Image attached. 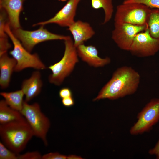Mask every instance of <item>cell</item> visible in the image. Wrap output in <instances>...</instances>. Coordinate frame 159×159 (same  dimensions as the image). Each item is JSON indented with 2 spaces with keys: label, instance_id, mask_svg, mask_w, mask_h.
Listing matches in <instances>:
<instances>
[{
  "label": "cell",
  "instance_id": "cell-1",
  "mask_svg": "<svg viewBox=\"0 0 159 159\" xmlns=\"http://www.w3.org/2000/svg\"><path fill=\"white\" fill-rule=\"evenodd\" d=\"M140 79L139 73L131 67H119L93 101L105 99L114 100L134 94L138 90Z\"/></svg>",
  "mask_w": 159,
  "mask_h": 159
},
{
  "label": "cell",
  "instance_id": "cell-2",
  "mask_svg": "<svg viewBox=\"0 0 159 159\" xmlns=\"http://www.w3.org/2000/svg\"><path fill=\"white\" fill-rule=\"evenodd\" d=\"M33 136V131L26 120L0 125L1 142L8 148L17 153L25 149Z\"/></svg>",
  "mask_w": 159,
  "mask_h": 159
},
{
  "label": "cell",
  "instance_id": "cell-3",
  "mask_svg": "<svg viewBox=\"0 0 159 159\" xmlns=\"http://www.w3.org/2000/svg\"><path fill=\"white\" fill-rule=\"evenodd\" d=\"M64 54L61 59L48 67L52 72L48 77L49 82L57 86H59L62 83L78 62L76 48L70 37L64 40Z\"/></svg>",
  "mask_w": 159,
  "mask_h": 159
},
{
  "label": "cell",
  "instance_id": "cell-4",
  "mask_svg": "<svg viewBox=\"0 0 159 159\" xmlns=\"http://www.w3.org/2000/svg\"><path fill=\"white\" fill-rule=\"evenodd\" d=\"M5 30L14 45L13 49L9 52V54L16 62L15 71L19 72L29 68L38 70L46 68L45 65L41 60L38 54L36 53L31 54L14 36L9 22L5 26Z\"/></svg>",
  "mask_w": 159,
  "mask_h": 159
},
{
  "label": "cell",
  "instance_id": "cell-5",
  "mask_svg": "<svg viewBox=\"0 0 159 159\" xmlns=\"http://www.w3.org/2000/svg\"><path fill=\"white\" fill-rule=\"evenodd\" d=\"M20 112L32 129L34 136L39 138L45 146H47V134L50 123L42 111L39 104L36 102L29 104L24 100Z\"/></svg>",
  "mask_w": 159,
  "mask_h": 159
},
{
  "label": "cell",
  "instance_id": "cell-6",
  "mask_svg": "<svg viewBox=\"0 0 159 159\" xmlns=\"http://www.w3.org/2000/svg\"><path fill=\"white\" fill-rule=\"evenodd\" d=\"M152 9L142 4L123 3L118 5L114 17V24L127 23L143 25L147 22Z\"/></svg>",
  "mask_w": 159,
  "mask_h": 159
},
{
  "label": "cell",
  "instance_id": "cell-7",
  "mask_svg": "<svg viewBox=\"0 0 159 159\" xmlns=\"http://www.w3.org/2000/svg\"><path fill=\"white\" fill-rule=\"evenodd\" d=\"M44 26H41L39 28L33 31L25 30L21 28L11 30L23 46L30 52L36 45L41 42L52 40L64 41L70 37L52 33Z\"/></svg>",
  "mask_w": 159,
  "mask_h": 159
},
{
  "label": "cell",
  "instance_id": "cell-8",
  "mask_svg": "<svg viewBox=\"0 0 159 159\" xmlns=\"http://www.w3.org/2000/svg\"><path fill=\"white\" fill-rule=\"evenodd\" d=\"M137 120L130 130L132 135L150 131L159 121V98L152 99L138 113Z\"/></svg>",
  "mask_w": 159,
  "mask_h": 159
},
{
  "label": "cell",
  "instance_id": "cell-9",
  "mask_svg": "<svg viewBox=\"0 0 159 159\" xmlns=\"http://www.w3.org/2000/svg\"><path fill=\"white\" fill-rule=\"evenodd\" d=\"M148 28V24L137 25L127 23L114 24L112 38L120 49L129 51L136 35Z\"/></svg>",
  "mask_w": 159,
  "mask_h": 159
},
{
  "label": "cell",
  "instance_id": "cell-10",
  "mask_svg": "<svg viewBox=\"0 0 159 159\" xmlns=\"http://www.w3.org/2000/svg\"><path fill=\"white\" fill-rule=\"evenodd\" d=\"M129 51L138 57L153 56L159 51V41L150 35L148 28L136 35Z\"/></svg>",
  "mask_w": 159,
  "mask_h": 159
},
{
  "label": "cell",
  "instance_id": "cell-11",
  "mask_svg": "<svg viewBox=\"0 0 159 159\" xmlns=\"http://www.w3.org/2000/svg\"><path fill=\"white\" fill-rule=\"evenodd\" d=\"M81 0H69L64 7L50 19L38 22L34 26L55 24L61 26L69 27L75 21L74 18L78 5Z\"/></svg>",
  "mask_w": 159,
  "mask_h": 159
},
{
  "label": "cell",
  "instance_id": "cell-12",
  "mask_svg": "<svg viewBox=\"0 0 159 159\" xmlns=\"http://www.w3.org/2000/svg\"><path fill=\"white\" fill-rule=\"evenodd\" d=\"M77 53L80 57L89 65L97 67H104L111 62L110 58H102L98 55V52L94 46L81 44L76 47Z\"/></svg>",
  "mask_w": 159,
  "mask_h": 159
},
{
  "label": "cell",
  "instance_id": "cell-13",
  "mask_svg": "<svg viewBox=\"0 0 159 159\" xmlns=\"http://www.w3.org/2000/svg\"><path fill=\"white\" fill-rule=\"evenodd\" d=\"M24 0H0V8L6 12L12 30L21 27L19 16Z\"/></svg>",
  "mask_w": 159,
  "mask_h": 159
},
{
  "label": "cell",
  "instance_id": "cell-14",
  "mask_svg": "<svg viewBox=\"0 0 159 159\" xmlns=\"http://www.w3.org/2000/svg\"><path fill=\"white\" fill-rule=\"evenodd\" d=\"M67 30L72 35L74 44L76 48L84 44V42L91 38L95 33L89 23L80 20L75 21L68 27Z\"/></svg>",
  "mask_w": 159,
  "mask_h": 159
},
{
  "label": "cell",
  "instance_id": "cell-15",
  "mask_svg": "<svg viewBox=\"0 0 159 159\" xmlns=\"http://www.w3.org/2000/svg\"><path fill=\"white\" fill-rule=\"evenodd\" d=\"M41 76L40 72L37 70L32 73L30 78L23 81L21 89L24 93L26 102H29L41 92L42 86Z\"/></svg>",
  "mask_w": 159,
  "mask_h": 159
},
{
  "label": "cell",
  "instance_id": "cell-16",
  "mask_svg": "<svg viewBox=\"0 0 159 159\" xmlns=\"http://www.w3.org/2000/svg\"><path fill=\"white\" fill-rule=\"evenodd\" d=\"M16 64L15 59L10 57L7 53L0 56V86L1 89L9 86Z\"/></svg>",
  "mask_w": 159,
  "mask_h": 159
},
{
  "label": "cell",
  "instance_id": "cell-17",
  "mask_svg": "<svg viewBox=\"0 0 159 159\" xmlns=\"http://www.w3.org/2000/svg\"><path fill=\"white\" fill-rule=\"evenodd\" d=\"M25 120H26L25 118L20 112L10 107L4 100H0V124Z\"/></svg>",
  "mask_w": 159,
  "mask_h": 159
},
{
  "label": "cell",
  "instance_id": "cell-18",
  "mask_svg": "<svg viewBox=\"0 0 159 159\" xmlns=\"http://www.w3.org/2000/svg\"><path fill=\"white\" fill-rule=\"evenodd\" d=\"M0 95L4 99L6 104L14 110L21 112V110L24 100L23 98L24 95L22 90L10 92H2Z\"/></svg>",
  "mask_w": 159,
  "mask_h": 159
},
{
  "label": "cell",
  "instance_id": "cell-19",
  "mask_svg": "<svg viewBox=\"0 0 159 159\" xmlns=\"http://www.w3.org/2000/svg\"><path fill=\"white\" fill-rule=\"evenodd\" d=\"M91 4L94 9H103L105 17L102 24H106L110 20L114 11L112 0H91Z\"/></svg>",
  "mask_w": 159,
  "mask_h": 159
},
{
  "label": "cell",
  "instance_id": "cell-20",
  "mask_svg": "<svg viewBox=\"0 0 159 159\" xmlns=\"http://www.w3.org/2000/svg\"><path fill=\"white\" fill-rule=\"evenodd\" d=\"M147 24L150 35L159 41V9H152Z\"/></svg>",
  "mask_w": 159,
  "mask_h": 159
},
{
  "label": "cell",
  "instance_id": "cell-21",
  "mask_svg": "<svg viewBox=\"0 0 159 159\" xmlns=\"http://www.w3.org/2000/svg\"><path fill=\"white\" fill-rule=\"evenodd\" d=\"M19 154L11 150L0 142V159H18Z\"/></svg>",
  "mask_w": 159,
  "mask_h": 159
},
{
  "label": "cell",
  "instance_id": "cell-22",
  "mask_svg": "<svg viewBox=\"0 0 159 159\" xmlns=\"http://www.w3.org/2000/svg\"><path fill=\"white\" fill-rule=\"evenodd\" d=\"M123 3H139L143 4L152 9H159V0H124Z\"/></svg>",
  "mask_w": 159,
  "mask_h": 159
},
{
  "label": "cell",
  "instance_id": "cell-23",
  "mask_svg": "<svg viewBox=\"0 0 159 159\" xmlns=\"http://www.w3.org/2000/svg\"><path fill=\"white\" fill-rule=\"evenodd\" d=\"M42 155L38 151L28 152L25 153L19 154L18 159H42Z\"/></svg>",
  "mask_w": 159,
  "mask_h": 159
},
{
  "label": "cell",
  "instance_id": "cell-24",
  "mask_svg": "<svg viewBox=\"0 0 159 159\" xmlns=\"http://www.w3.org/2000/svg\"><path fill=\"white\" fill-rule=\"evenodd\" d=\"M67 156L57 152H50L42 155V159H66Z\"/></svg>",
  "mask_w": 159,
  "mask_h": 159
},
{
  "label": "cell",
  "instance_id": "cell-25",
  "mask_svg": "<svg viewBox=\"0 0 159 159\" xmlns=\"http://www.w3.org/2000/svg\"><path fill=\"white\" fill-rule=\"evenodd\" d=\"M59 95L62 99L72 97V94L71 90L67 87L61 88L59 92Z\"/></svg>",
  "mask_w": 159,
  "mask_h": 159
},
{
  "label": "cell",
  "instance_id": "cell-26",
  "mask_svg": "<svg viewBox=\"0 0 159 159\" xmlns=\"http://www.w3.org/2000/svg\"><path fill=\"white\" fill-rule=\"evenodd\" d=\"M148 153L151 155H155L156 158L159 159V138L155 146L149 150Z\"/></svg>",
  "mask_w": 159,
  "mask_h": 159
},
{
  "label": "cell",
  "instance_id": "cell-27",
  "mask_svg": "<svg viewBox=\"0 0 159 159\" xmlns=\"http://www.w3.org/2000/svg\"><path fill=\"white\" fill-rule=\"evenodd\" d=\"M62 102L63 105L66 107H71L73 106L74 103L72 97L62 99Z\"/></svg>",
  "mask_w": 159,
  "mask_h": 159
},
{
  "label": "cell",
  "instance_id": "cell-28",
  "mask_svg": "<svg viewBox=\"0 0 159 159\" xmlns=\"http://www.w3.org/2000/svg\"><path fill=\"white\" fill-rule=\"evenodd\" d=\"M67 159H83L80 156L75 155H71L67 156Z\"/></svg>",
  "mask_w": 159,
  "mask_h": 159
},
{
  "label": "cell",
  "instance_id": "cell-29",
  "mask_svg": "<svg viewBox=\"0 0 159 159\" xmlns=\"http://www.w3.org/2000/svg\"><path fill=\"white\" fill-rule=\"evenodd\" d=\"M58 0L62 1L64 2V1H66L67 0Z\"/></svg>",
  "mask_w": 159,
  "mask_h": 159
},
{
  "label": "cell",
  "instance_id": "cell-30",
  "mask_svg": "<svg viewBox=\"0 0 159 159\" xmlns=\"http://www.w3.org/2000/svg\"></svg>",
  "mask_w": 159,
  "mask_h": 159
}]
</instances>
